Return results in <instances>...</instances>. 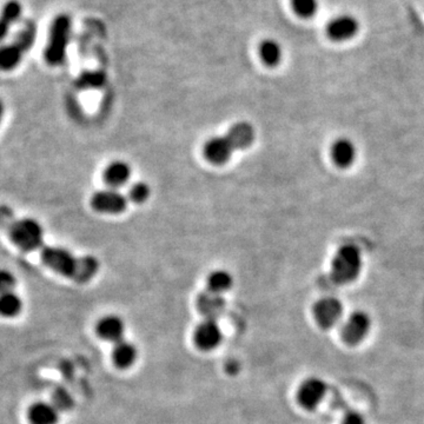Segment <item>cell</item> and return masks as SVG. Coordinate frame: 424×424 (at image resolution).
<instances>
[{
    "instance_id": "obj_11",
    "label": "cell",
    "mask_w": 424,
    "mask_h": 424,
    "mask_svg": "<svg viewBox=\"0 0 424 424\" xmlns=\"http://www.w3.org/2000/svg\"><path fill=\"white\" fill-rule=\"evenodd\" d=\"M326 36L334 41H349L359 31V23L350 14H341L326 25Z\"/></svg>"
},
{
    "instance_id": "obj_4",
    "label": "cell",
    "mask_w": 424,
    "mask_h": 424,
    "mask_svg": "<svg viewBox=\"0 0 424 424\" xmlns=\"http://www.w3.org/2000/svg\"><path fill=\"white\" fill-rule=\"evenodd\" d=\"M362 256L359 247L343 245L338 249L331 263V278L337 284H349L359 276Z\"/></svg>"
},
{
    "instance_id": "obj_29",
    "label": "cell",
    "mask_w": 424,
    "mask_h": 424,
    "mask_svg": "<svg viewBox=\"0 0 424 424\" xmlns=\"http://www.w3.org/2000/svg\"><path fill=\"white\" fill-rule=\"evenodd\" d=\"M5 115V105L3 103V100L0 99V125H1V122L4 120Z\"/></svg>"
},
{
    "instance_id": "obj_27",
    "label": "cell",
    "mask_w": 424,
    "mask_h": 424,
    "mask_svg": "<svg viewBox=\"0 0 424 424\" xmlns=\"http://www.w3.org/2000/svg\"><path fill=\"white\" fill-rule=\"evenodd\" d=\"M16 277L13 276L12 272L0 269V293L16 290Z\"/></svg>"
},
{
    "instance_id": "obj_10",
    "label": "cell",
    "mask_w": 424,
    "mask_h": 424,
    "mask_svg": "<svg viewBox=\"0 0 424 424\" xmlns=\"http://www.w3.org/2000/svg\"><path fill=\"white\" fill-rule=\"evenodd\" d=\"M234 153H235V148L225 135L211 137L203 145V156L206 161H209L212 165H217V166L227 164Z\"/></svg>"
},
{
    "instance_id": "obj_26",
    "label": "cell",
    "mask_w": 424,
    "mask_h": 424,
    "mask_svg": "<svg viewBox=\"0 0 424 424\" xmlns=\"http://www.w3.org/2000/svg\"><path fill=\"white\" fill-rule=\"evenodd\" d=\"M104 77L102 74H95V72H87L82 74L77 80V85L80 89H89V87H100L104 82Z\"/></svg>"
},
{
    "instance_id": "obj_1",
    "label": "cell",
    "mask_w": 424,
    "mask_h": 424,
    "mask_svg": "<svg viewBox=\"0 0 424 424\" xmlns=\"http://www.w3.org/2000/svg\"><path fill=\"white\" fill-rule=\"evenodd\" d=\"M39 256L49 270L80 284L92 280L99 270L97 258L92 256L78 257L65 247L45 245L41 247Z\"/></svg>"
},
{
    "instance_id": "obj_5",
    "label": "cell",
    "mask_w": 424,
    "mask_h": 424,
    "mask_svg": "<svg viewBox=\"0 0 424 424\" xmlns=\"http://www.w3.org/2000/svg\"><path fill=\"white\" fill-rule=\"evenodd\" d=\"M91 206L99 214H120L128 208V196L115 189L97 191L91 197Z\"/></svg>"
},
{
    "instance_id": "obj_18",
    "label": "cell",
    "mask_w": 424,
    "mask_h": 424,
    "mask_svg": "<svg viewBox=\"0 0 424 424\" xmlns=\"http://www.w3.org/2000/svg\"><path fill=\"white\" fill-rule=\"evenodd\" d=\"M138 357L137 346L128 339L123 338L120 342L115 343L112 350V359L117 367L120 369H128L136 363Z\"/></svg>"
},
{
    "instance_id": "obj_22",
    "label": "cell",
    "mask_w": 424,
    "mask_h": 424,
    "mask_svg": "<svg viewBox=\"0 0 424 424\" xmlns=\"http://www.w3.org/2000/svg\"><path fill=\"white\" fill-rule=\"evenodd\" d=\"M234 285V278L227 270H214L206 278V287L211 293L222 295Z\"/></svg>"
},
{
    "instance_id": "obj_12",
    "label": "cell",
    "mask_w": 424,
    "mask_h": 424,
    "mask_svg": "<svg viewBox=\"0 0 424 424\" xmlns=\"http://www.w3.org/2000/svg\"><path fill=\"white\" fill-rule=\"evenodd\" d=\"M23 5L19 0H8L0 10V43L3 44L13 26L21 21Z\"/></svg>"
},
{
    "instance_id": "obj_20",
    "label": "cell",
    "mask_w": 424,
    "mask_h": 424,
    "mask_svg": "<svg viewBox=\"0 0 424 424\" xmlns=\"http://www.w3.org/2000/svg\"><path fill=\"white\" fill-rule=\"evenodd\" d=\"M260 60L269 66L275 67L280 64L283 57V49L278 41L275 39H265L258 46Z\"/></svg>"
},
{
    "instance_id": "obj_6",
    "label": "cell",
    "mask_w": 424,
    "mask_h": 424,
    "mask_svg": "<svg viewBox=\"0 0 424 424\" xmlns=\"http://www.w3.org/2000/svg\"><path fill=\"white\" fill-rule=\"evenodd\" d=\"M328 386L320 377H309L303 381V383L298 388L297 400L302 407L308 410H315L324 400Z\"/></svg>"
},
{
    "instance_id": "obj_21",
    "label": "cell",
    "mask_w": 424,
    "mask_h": 424,
    "mask_svg": "<svg viewBox=\"0 0 424 424\" xmlns=\"http://www.w3.org/2000/svg\"><path fill=\"white\" fill-rule=\"evenodd\" d=\"M23 309V301L16 290L0 293V316L13 318L18 316Z\"/></svg>"
},
{
    "instance_id": "obj_13",
    "label": "cell",
    "mask_w": 424,
    "mask_h": 424,
    "mask_svg": "<svg viewBox=\"0 0 424 424\" xmlns=\"http://www.w3.org/2000/svg\"><path fill=\"white\" fill-rule=\"evenodd\" d=\"M357 157V148L353 140L341 137L331 146V158L338 168L346 169L354 164Z\"/></svg>"
},
{
    "instance_id": "obj_14",
    "label": "cell",
    "mask_w": 424,
    "mask_h": 424,
    "mask_svg": "<svg viewBox=\"0 0 424 424\" xmlns=\"http://www.w3.org/2000/svg\"><path fill=\"white\" fill-rule=\"evenodd\" d=\"M131 175V166L126 161H113L104 170L103 181L110 189L117 190L128 184Z\"/></svg>"
},
{
    "instance_id": "obj_16",
    "label": "cell",
    "mask_w": 424,
    "mask_h": 424,
    "mask_svg": "<svg viewBox=\"0 0 424 424\" xmlns=\"http://www.w3.org/2000/svg\"><path fill=\"white\" fill-rule=\"evenodd\" d=\"M227 140H230L231 144L237 150H244L252 146L255 142L256 132L252 124L247 122H238L235 123L227 130L225 133Z\"/></svg>"
},
{
    "instance_id": "obj_9",
    "label": "cell",
    "mask_w": 424,
    "mask_h": 424,
    "mask_svg": "<svg viewBox=\"0 0 424 424\" xmlns=\"http://www.w3.org/2000/svg\"><path fill=\"white\" fill-rule=\"evenodd\" d=\"M194 339L201 350L210 351L216 349L223 341L222 329L217 320L205 318L194 329Z\"/></svg>"
},
{
    "instance_id": "obj_3",
    "label": "cell",
    "mask_w": 424,
    "mask_h": 424,
    "mask_svg": "<svg viewBox=\"0 0 424 424\" xmlns=\"http://www.w3.org/2000/svg\"><path fill=\"white\" fill-rule=\"evenodd\" d=\"M72 32V19L69 14L60 13L49 26V37L44 49V59L51 66L62 65L65 62L67 47Z\"/></svg>"
},
{
    "instance_id": "obj_7",
    "label": "cell",
    "mask_w": 424,
    "mask_h": 424,
    "mask_svg": "<svg viewBox=\"0 0 424 424\" xmlns=\"http://www.w3.org/2000/svg\"><path fill=\"white\" fill-rule=\"evenodd\" d=\"M371 328L370 316L364 311L357 310L351 313L343 326L342 335L344 341L351 346H356L367 337Z\"/></svg>"
},
{
    "instance_id": "obj_15",
    "label": "cell",
    "mask_w": 424,
    "mask_h": 424,
    "mask_svg": "<svg viewBox=\"0 0 424 424\" xmlns=\"http://www.w3.org/2000/svg\"><path fill=\"white\" fill-rule=\"evenodd\" d=\"M97 333L105 341L120 342L125 334V323L117 315H107L97 323Z\"/></svg>"
},
{
    "instance_id": "obj_17",
    "label": "cell",
    "mask_w": 424,
    "mask_h": 424,
    "mask_svg": "<svg viewBox=\"0 0 424 424\" xmlns=\"http://www.w3.org/2000/svg\"><path fill=\"white\" fill-rule=\"evenodd\" d=\"M197 309L205 318L217 320L225 309V301L222 295L211 293L209 290L203 291L197 297Z\"/></svg>"
},
{
    "instance_id": "obj_19",
    "label": "cell",
    "mask_w": 424,
    "mask_h": 424,
    "mask_svg": "<svg viewBox=\"0 0 424 424\" xmlns=\"http://www.w3.org/2000/svg\"><path fill=\"white\" fill-rule=\"evenodd\" d=\"M27 416L31 424H57L59 410L52 403L36 402L30 407Z\"/></svg>"
},
{
    "instance_id": "obj_28",
    "label": "cell",
    "mask_w": 424,
    "mask_h": 424,
    "mask_svg": "<svg viewBox=\"0 0 424 424\" xmlns=\"http://www.w3.org/2000/svg\"><path fill=\"white\" fill-rule=\"evenodd\" d=\"M342 424H367L362 414L359 412H346L343 417Z\"/></svg>"
},
{
    "instance_id": "obj_8",
    "label": "cell",
    "mask_w": 424,
    "mask_h": 424,
    "mask_svg": "<svg viewBox=\"0 0 424 424\" xmlns=\"http://www.w3.org/2000/svg\"><path fill=\"white\" fill-rule=\"evenodd\" d=\"M313 315L322 328H333L342 318V302L336 297H323L313 306Z\"/></svg>"
},
{
    "instance_id": "obj_2",
    "label": "cell",
    "mask_w": 424,
    "mask_h": 424,
    "mask_svg": "<svg viewBox=\"0 0 424 424\" xmlns=\"http://www.w3.org/2000/svg\"><path fill=\"white\" fill-rule=\"evenodd\" d=\"M37 38V24L26 21L12 41L0 45V71L11 72L21 65L25 56L29 54Z\"/></svg>"
},
{
    "instance_id": "obj_24",
    "label": "cell",
    "mask_w": 424,
    "mask_h": 424,
    "mask_svg": "<svg viewBox=\"0 0 424 424\" xmlns=\"http://www.w3.org/2000/svg\"><path fill=\"white\" fill-rule=\"evenodd\" d=\"M151 194V189L145 181H137L130 186L128 191V199L135 204H143L148 201Z\"/></svg>"
},
{
    "instance_id": "obj_25",
    "label": "cell",
    "mask_w": 424,
    "mask_h": 424,
    "mask_svg": "<svg viewBox=\"0 0 424 424\" xmlns=\"http://www.w3.org/2000/svg\"><path fill=\"white\" fill-rule=\"evenodd\" d=\"M52 404L59 410V412H67L74 407V401L70 392L66 389L59 388L56 389L52 396Z\"/></svg>"
},
{
    "instance_id": "obj_23",
    "label": "cell",
    "mask_w": 424,
    "mask_h": 424,
    "mask_svg": "<svg viewBox=\"0 0 424 424\" xmlns=\"http://www.w3.org/2000/svg\"><path fill=\"white\" fill-rule=\"evenodd\" d=\"M290 4L293 12L303 19L311 18L318 11V0H290Z\"/></svg>"
}]
</instances>
